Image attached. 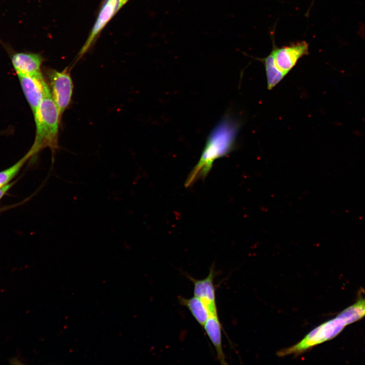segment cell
<instances>
[{
    "label": "cell",
    "mask_w": 365,
    "mask_h": 365,
    "mask_svg": "<svg viewBox=\"0 0 365 365\" xmlns=\"http://www.w3.org/2000/svg\"><path fill=\"white\" fill-rule=\"evenodd\" d=\"M238 129V122L227 116L216 125L208 137L199 161L187 177L186 187L199 178L205 177L214 161L232 150Z\"/></svg>",
    "instance_id": "obj_1"
},
{
    "label": "cell",
    "mask_w": 365,
    "mask_h": 365,
    "mask_svg": "<svg viewBox=\"0 0 365 365\" xmlns=\"http://www.w3.org/2000/svg\"><path fill=\"white\" fill-rule=\"evenodd\" d=\"M33 117L36 132L34 143L30 150L34 156L45 148L54 150L57 146L61 115L51 94L43 99Z\"/></svg>",
    "instance_id": "obj_2"
},
{
    "label": "cell",
    "mask_w": 365,
    "mask_h": 365,
    "mask_svg": "<svg viewBox=\"0 0 365 365\" xmlns=\"http://www.w3.org/2000/svg\"><path fill=\"white\" fill-rule=\"evenodd\" d=\"M346 325L345 321L337 316L315 327L297 344L279 350L277 355L279 357L300 355L316 345L333 339Z\"/></svg>",
    "instance_id": "obj_3"
},
{
    "label": "cell",
    "mask_w": 365,
    "mask_h": 365,
    "mask_svg": "<svg viewBox=\"0 0 365 365\" xmlns=\"http://www.w3.org/2000/svg\"><path fill=\"white\" fill-rule=\"evenodd\" d=\"M52 97L61 115L69 104L73 91V83L67 69L51 70L49 74Z\"/></svg>",
    "instance_id": "obj_4"
},
{
    "label": "cell",
    "mask_w": 365,
    "mask_h": 365,
    "mask_svg": "<svg viewBox=\"0 0 365 365\" xmlns=\"http://www.w3.org/2000/svg\"><path fill=\"white\" fill-rule=\"evenodd\" d=\"M272 52L277 67L285 75L303 56L309 54V45L304 41L278 48L273 43Z\"/></svg>",
    "instance_id": "obj_5"
},
{
    "label": "cell",
    "mask_w": 365,
    "mask_h": 365,
    "mask_svg": "<svg viewBox=\"0 0 365 365\" xmlns=\"http://www.w3.org/2000/svg\"><path fill=\"white\" fill-rule=\"evenodd\" d=\"M22 90L34 115L43 99L51 94L42 74L37 76L17 75Z\"/></svg>",
    "instance_id": "obj_6"
},
{
    "label": "cell",
    "mask_w": 365,
    "mask_h": 365,
    "mask_svg": "<svg viewBox=\"0 0 365 365\" xmlns=\"http://www.w3.org/2000/svg\"><path fill=\"white\" fill-rule=\"evenodd\" d=\"M186 276L193 283L194 296L202 301L208 310L210 316L217 315L215 287L214 284L215 272L213 265L210 267L208 275L204 279H196L191 276Z\"/></svg>",
    "instance_id": "obj_7"
},
{
    "label": "cell",
    "mask_w": 365,
    "mask_h": 365,
    "mask_svg": "<svg viewBox=\"0 0 365 365\" xmlns=\"http://www.w3.org/2000/svg\"><path fill=\"white\" fill-rule=\"evenodd\" d=\"M13 67L17 75L37 76L42 74L43 59L40 54L30 52H16L11 57Z\"/></svg>",
    "instance_id": "obj_8"
},
{
    "label": "cell",
    "mask_w": 365,
    "mask_h": 365,
    "mask_svg": "<svg viewBox=\"0 0 365 365\" xmlns=\"http://www.w3.org/2000/svg\"><path fill=\"white\" fill-rule=\"evenodd\" d=\"M120 9V0H105L91 33L80 52V55L89 49L97 35Z\"/></svg>",
    "instance_id": "obj_9"
},
{
    "label": "cell",
    "mask_w": 365,
    "mask_h": 365,
    "mask_svg": "<svg viewBox=\"0 0 365 365\" xmlns=\"http://www.w3.org/2000/svg\"><path fill=\"white\" fill-rule=\"evenodd\" d=\"M203 327L215 348L218 361L222 364H227L222 347V325L218 315L210 316Z\"/></svg>",
    "instance_id": "obj_10"
},
{
    "label": "cell",
    "mask_w": 365,
    "mask_h": 365,
    "mask_svg": "<svg viewBox=\"0 0 365 365\" xmlns=\"http://www.w3.org/2000/svg\"><path fill=\"white\" fill-rule=\"evenodd\" d=\"M179 302L187 307L197 322L203 327L210 315L202 301L194 296L190 298L179 297Z\"/></svg>",
    "instance_id": "obj_11"
},
{
    "label": "cell",
    "mask_w": 365,
    "mask_h": 365,
    "mask_svg": "<svg viewBox=\"0 0 365 365\" xmlns=\"http://www.w3.org/2000/svg\"><path fill=\"white\" fill-rule=\"evenodd\" d=\"M264 65L267 81V88L272 90L286 76L276 66L272 52L265 58H258Z\"/></svg>",
    "instance_id": "obj_12"
},
{
    "label": "cell",
    "mask_w": 365,
    "mask_h": 365,
    "mask_svg": "<svg viewBox=\"0 0 365 365\" xmlns=\"http://www.w3.org/2000/svg\"><path fill=\"white\" fill-rule=\"evenodd\" d=\"M337 316L343 319L346 325L362 318L365 316V299L360 298Z\"/></svg>",
    "instance_id": "obj_13"
},
{
    "label": "cell",
    "mask_w": 365,
    "mask_h": 365,
    "mask_svg": "<svg viewBox=\"0 0 365 365\" xmlns=\"http://www.w3.org/2000/svg\"><path fill=\"white\" fill-rule=\"evenodd\" d=\"M29 150L25 156L11 167L0 171V188L9 183L16 176L25 162L31 157H33Z\"/></svg>",
    "instance_id": "obj_14"
},
{
    "label": "cell",
    "mask_w": 365,
    "mask_h": 365,
    "mask_svg": "<svg viewBox=\"0 0 365 365\" xmlns=\"http://www.w3.org/2000/svg\"><path fill=\"white\" fill-rule=\"evenodd\" d=\"M13 183H8L0 188V199L10 189Z\"/></svg>",
    "instance_id": "obj_15"
},
{
    "label": "cell",
    "mask_w": 365,
    "mask_h": 365,
    "mask_svg": "<svg viewBox=\"0 0 365 365\" xmlns=\"http://www.w3.org/2000/svg\"><path fill=\"white\" fill-rule=\"evenodd\" d=\"M129 0H120V7H121L125 5Z\"/></svg>",
    "instance_id": "obj_16"
}]
</instances>
